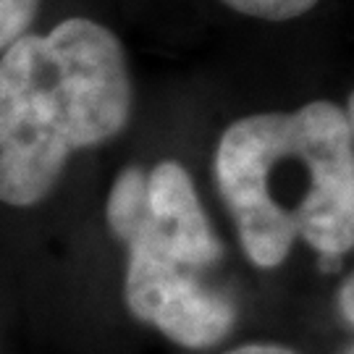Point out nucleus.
<instances>
[{"mask_svg": "<svg viewBox=\"0 0 354 354\" xmlns=\"http://www.w3.org/2000/svg\"><path fill=\"white\" fill-rule=\"evenodd\" d=\"M344 115H346V124H349L352 137H354V92L349 95V100H346V111H344Z\"/></svg>", "mask_w": 354, "mask_h": 354, "instance_id": "nucleus-9", "label": "nucleus"}, {"mask_svg": "<svg viewBox=\"0 0 354 354\" xmlns=\"http://www.w3.org/2000/svg\"><path fill=\"white\" fill-rule=\"evenodd\" d=\"M344 354H354V344H352V346H349V349H346Z\"/></svg>", "mask_w": 354, "mask_h": 354, "instance_id": "nucleus-10", "label": "nucleus"}, {"mask_svg": "<svg viewBox=\"0 0 354 354\" xmlns=\"http://www.w3.org/2000/svg\"><path fill=\"white\" fill-rule=\"evenodd\" d=\"M134 87L113 29L71 16L0 53V203L35 207L76 152L108 145L131 121Z\"/></svg>", "mask_w": 354, "mask_h": 354, "instance_id": "nucleus-2", "label": "nucleus"}, {"mask_svg": "<svg viewBox=\"0 0 354 354\" xmlns=\"http://www.w3.org/2000/svg\"><path fill=\"white\" fill-rule=\"evenodd\" d=\"M223 354H297L289 346H281V344H241L234 346Z\"/></svg>", "mask_w": 354, "mask_h": 354, "instance_id": "nucleus-8", "label": "nucleus"}, {"mask_svg": "<svg viewBox=\"0 0 354 354\" xmlns=\"http://www.w3.org/2000/svg\"><path fill=\"white\" fill-rule=\"evenodd\" d=\"M221 3L231 11L263 21H289L317 6V0H221Z\"/></svg>", "mask_w": 354, "mask_h": 354, "instance_id": "nucleus-5", "label": "nucleus"}, {"mask_svg": "<svg viewBox=\"0 0 354 354\" xmlns=\"http://www.w3.org/2000/svg\"><path fill=\"white\" fill-rule=\"evenodd\" d=\"M39 6L42 0H0V53L29 32Z\"/></svg>", "mask_w": 354, "mask_h": 354, "instance_id": "nucleus-6", "label": "nucleus"}, {"mask_svg": "<svg viewBox=\"0 0 354 354\" xmlns=\"http://www.w3.org/2000/svg\"><path fill=\"white\" fill-rule=\"evenodd\" d=\"M213 174L252 266L279 268L297 239L323 268L354 250V137L339 105L236 118L218 140Z\"/></svg>", "mask_w": 354, "mask_h": 354, "instance_id": "nucleus-1", "label": "nucleus"}, {"mask_svg": "<svg viewBox=\"0 0 354 354\" xmlns=\"http://www.w3.org/2000/svg\"><path fill=\"white\" fill-rule=\"evenodd\" d=\"M339 313L342 317L354 328V270L346 276V281L339 289Z\"/></svg>", "mask_w": 354, "mask_h": 354, "instance_id": "nucleus-7", "label": "nucleus"}, {"mask_svg": "<svg viewBox=\"0 0 354 354\" xmlns=\"http://www.w3.org/2000/svg\"><path fill=\"white\" fill-rule=\"evenodd\" d=\"M105 223L127 252L174 260L200 273L223 260V244L178 160H160L150 171L127 165L111 184Z\"/></svg>", "mask_w": 354, "mask_h": 354, "instance_id": "nucleus-3", "label": "nucleus"}, {"mask_svg": "<svg viewBox=\"0 0 354 354\" xmlns=\"http://www.w3.org/2000/svg\"><path fill=\"white\" fill-rule=\"evenodd\" d=\"M127 310L184 349H210L236 326V302L215 289L200 270L145 252H127Z\"/></svg>", "mask_w": 354, "mask_h": 354, "instance_id": "nucleus-4", "label": "nucleus"}]
</instances>
